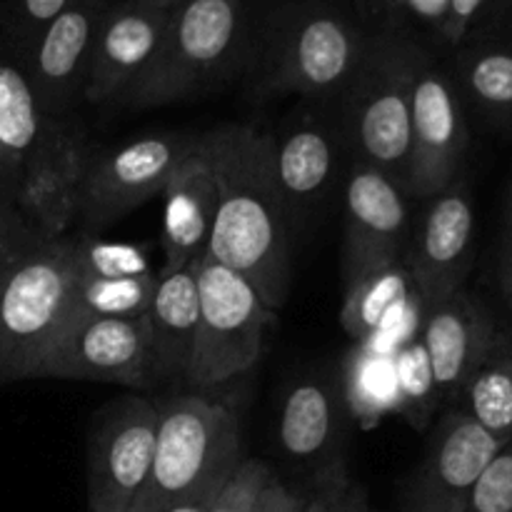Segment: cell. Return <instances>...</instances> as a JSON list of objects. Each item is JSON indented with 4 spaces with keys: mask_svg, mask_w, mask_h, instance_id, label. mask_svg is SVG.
I'll return each instance as SVG.
<instances>
[{
    "mask_svg": "<svg viewBox=\"0 0 512 512\" xmlns=\"http://www.w3.org/2000/svg\"><path fill=\"white\" fill-rule=\"evenodd\" d=\"M218 185L208 255L253 285L278 313L290 293V215L273 173V135L225 125L200 135Z\"/></svg>",
    "mask_w": 512,
    "mask_h": 512,
    "instance_id": "cell-1",
    "label": "cell"
},
{
    "mask_svg": "<svg viewBox=\"0 0 512 512\" xmlns=\"http://www.w3.org/2000/svg\"><path fill=\"white\" fill-rule=\"evenodd\" d=\"M78 238L40 240L0 265V385L30 380L68 320Z\"/></svg>",
    "mask_w": 512,
    "mask_h": 512,
    "instance_id": "cell-2",
    "label": "cell"
},
{
    "mask_svg": "<svg viewBox=\"0 0 512 512\" xmlns=\"http://www.w3.org/2000/svg\"><path fill=\"white\" fill-rule=\"evenodd\" d=\"M153 465L128 512H168L218 488L240 463V423L223 403L195 393L158 403Z\"/></svg>",
    "mask_w": 512,
    "mask_h": 512,
    "instance_id": "cell-3",
    "label": "cell"
},
{
    "mask_svg": "<svg viewBox=\"0 0 512 512\" xmlns=\"http://www.w3.org/2000/svg\"><path fill=\"white\" fill-rule=\"evenodd\" d=\"M370 33L325 3L288 5L268 20L260 48V95H343L358 73Z\"/></svg>",
    "mask_w": 512,
    "mask_h": 512,
    "instance_id": "cell-4",
    "label": "cell"
},
{
    "mask_svg": "<svg viewBox=\"0 0 512 512\" xmlns=\"http://www.w3.org/2000/svg\"><path fill=\"white\" fill-rule=\"evenodd\" d=\"M245 0H180L168 10L163 43L123 105L160 108L203 93L243 58Z\"/></svg>",
    "mask_w": 512,
    "mask_h": 512,
    "instance_id": "cell-5",
    "label": "cell"
},
{
    "mask_svg": "<svg viewBox=\"0 0 512 512\" xmlns=\"http://www.w3.org/2000/svg\"><path fill=\"white\" fill-rule=\"evenodd\" d=\"M410 58H413V38L370 33L363 63L345 93L340 95L345 138L353 148L355 163L383 170L405 190L410 180V110H413L410 108Z\"/></svg>",
    "mask_w": 512,
    "mask_h": 512,
    "instance_id": "cell-6",
    "label": "cell"
},
{
    "mask_svg": "<svg viewBox=\"0 0 512 512\" xmlns=\"http://www.w3.org/2000/svg\"><path fill=\"white\" fill-rule=\"evenodd\" d=\"M198 298V340L185 383L215 388L258 363L265 330L273 328L278 313L260 300L248 280L210 255L198 263Z\"/></svg>",
    "mask_w": 512,
    "mask_h": 512,
    "instance_id": "cell-7",
    "label": "cell"
},
{
    "mask_svg": "<svg viewBox=\"0 0 512 512\" xmlns=\"http://www.w3.org/2000/svg\"><path fill=\"white\" fill-rule=\"evenodd\" d=\"M410 200H428L463 178L468 155L465 103L453 75L420 40L410 58Z\"/></svg>",
    "mask_w": 512,
    "mask_h": 512,
    "instance_id": "cell-8",
    "label": "cell"
},
{
    "mask_svg": "<svg viewBox=\"0 0 512 512\" xmlns=\"http://www.w3.org/2000/svg\"><path fill=\"white\" fill-rule=\"evenodd\" d=\"M35 378L155 388L163 380L148 315L70 320L43 355Z\"/></svg>",
    "mask_w": 512,
    "mask_h": 512,
    "instance_id": "cell-9",
    "label": "cell"
},
{
    "mask_svg": "<svg viewBox=\"0 0 512 512\" xmlns=\"http://www.w3.org/2000/svg\"><path fill=\"white\" fill-rule=\"evenodd\" d=\"M198 143L200 135L158 133L93 150L78 220L90 230L108 228L155 195H163L168 180Z\"/></svg>",
    "mask_w": 512,
    "mask_h": 512,
    "instance_id": "cell-10",
    "label": "cell"
},
{
    "mask_svg": "<svg viewBox=\"0 0 512 512\" xmlns=\"http://www.w3.org/2000/svg\"><path fill=\"white\" fill-rule=\"evenodd\" d=\"M158 403L140 395L108 403L88 435V512H128L148 480Z\"/></svg>",
    "mask_w": 512,
    "mask_h": 512,
    "instance_id": "cell-11",
    "label": "cell"
},
{
    "mask_svg": "<svg viewBox=\"0 0 512 512\" xmlns=\"http://www.w3.org/2000/svg\"><path fill=\"white\" fill-rule=\"evenodd\" d=\"M473 245V195L468 183L458 178L438 195L423 200V213L413 218L403 265L423 308L463 288L473 265Z\"/></svg>",
    "mask_w": 512,
    "mask_h": 512,
    "instance_id": "cell-12",
    "label": "cell"
},
{
    "mask_svg": "<svg viewBox=\"0 0 512 512\" xmlns=\"http://www.w3.org/2000/svg\"><path fill=\"white\" fill-rule=\"evenodd\" d=\"M413 230L410 195L398 180L365 163H353L345 183V283L403 263Z\"/></svg>",
    "mask_w": 512,
    "mask_h": 512,
    "instance_id": "cell-13",
    "label": "cell"
},
{
    "mask_svg": "<svg viewBox=\"0 0 512 512\" xmlns=\"http://www.w3.org/2000/svg\"><path fill=\"white\" fill-rule=\"evenodd\" d=\"M505 443L460 405L450 410L430 438L423 465L405 493L403 512H463L473 485Z\"/></svg>",
    "mask_w": 512,
    "mask_h": 512,
    "instance_id": "cell-14",
    "label": "cell"
},
{
    "mask_svg": "<svg viewBox=\"0 0 512 512\" xmlns=\"http://www.w3.org/2000/svg\"><path fill=\"white\" fill-rule=\"evenodd\" d=\"M110 3L73 0L20 58L48 118L68 120L70 110L83 100L95 35Z\"/></svg>",
    "mask_w": 512,
    "mask_h": 512,
    "instance_id": "cell-15",
    "label": "cell"
},
{
    "mask_svg": "<svg viewBox=\"0 0 512 512\" xmlns=\"http://www.w3.org/2000/svg\"><path fill=\"white\" fill-rule=\"evenodd\" d=\"M348 405L333 383L298 380L283 395L278 445L290 463L308 473L310 490L348 478L343 460Z\"/></svg>",
    "mask_w": 512,
    "mask_h": 512,
    "instance_id": "cell-16",
    "label": "cell"
},
{
    "mask_svg": "<svg viewBox=\"0 0 512 512\" xmlns=\"http://www.w3.org/2000/svg\"><path fill=\"white\" fill-rule=\"evenodd\" d=\"M93 145L70 120H58L30 160L18 193V210L40 240L65 238L80 215L83 180Z\"/></svg>",
    "mask_w": 512,
    "mask_h": 512,
    "instance_id": "cell-17",
    "label": "cell"
},
{
    "mask_svg": "<svg viewBox=\"0 0 512 512\" xmlns=\"http://www.w3.org/2000/svg\"><path fill=\"white\" fill-rule=\"evenodd\" d=\"M165 23L168 10L138 0H113L95 35L83 100L93 105L123 103L158 55Z\"/></svg>",
    "mask_w": 512,
    "mask_h": 512,
    "instance_id": "cell-18",
    "label": "cell"
},
{
    "mask_svg": "<svg viewBox=\"0 0 512 512\" xmlns=\"http://www.w3.org/2000/svg\"><path fill=\"white\" fill-rule=\"evenodd\" d=\"M498 335V323L488 308L463 288L425 308L418 338L428 355L440 403L458 408Z\"/></svg>",
    "mask_w": 512,
    "mask_h": 512,
    "instance_id": "cell-19",
    "label": "cell"
},
{
    "mask_svg": "<svg viewBox=\"0 0 512 512\" xmlns=\"http://www.w3.org/2000/svg\"><path fill=\"white\" fill-rule=\"evenodd\" d=\"M55 123L58 120L48 118L40 108L38 95L20 60L0 50V220L33 238L38 235L20 215L18 193L30 160Z\"/></svg>",
    "mask_w": 512,
    "mask_h": 512,
    "instance_id": "cell-20",
    "label": "cell"
},
{
    "mask_svg": "<svg viewBox=\"0 0 512 512\" xmlns=\"http://www.w3.org/2000/svg\"><path fill=\"white\" fill-rule=\"evenodd\" d=\"M163 200L160 248L165 260L158 273H175L188 265H198L208 255L218 213V185L200 143L168 180Z\"/></svg>",
    "mask_w": 512,
    "mask_h": 512,
    "instance_id": "cell-21",
    "label": "cell"
},
{
    "mask_svg": "<svg viewBox=\"0 0 512 512\" xmlns=\"http://www.w3.org/2000/svg\"><path fill=\"white\" fill-rule=\"evenodd\" d=\"M338 160V140L320 120L303 118L273 138L275 183L290 218L318 208L328 198Z\"/></svg>",
    "mask_w": 512,
    "mask_h": 512,
    "instance_id": "cell-22",
    "label": "cell"
},
{
    "mask_svg": "<svg viewBox=\"0 0 512 512\" xmlns=\"http://www.w3.org/2000/svg\"><path fill=\"white\" fill-rule=\"evenodd\" d=\"M148 320L153 330L160 380L185 383L200 323L198 265H188L175 273H158Z\"/></svg>",
    "mask_w": 512,
    "mask_h": 512,
    "instance_id": "cell-23",
    "label": "cell"
},
{
    "mask_svg": "<svg viewBox=\"0 0 512 512\" xmlns=\"http://www.w3.org/2000/svg\"><path fill=\"white\" fill-rule=\"evenodd\" d=\"M425 310L410 273L403 263L370 270L345 283V300L340 323L345 333L360 343H370L383 330L393 328L403 313Z\"/></svg>",
    "mask_w": 512,
    "mask_h": 512,
    "instance_id": "cell-24",
    "label": "cell"
},
{
    "mask_svg": "<svg viewBox=\"0 0 512 512\" xmlns=\"http://www.w3.org/2000/svg\"><path fill=\"white\" fill-rule=\"evenodd\" d=\"M455 85L485 118L512 120V33L478 35L455 48Z\"/></svg>",
    "mask_w": 512,
    "mask_h": 512,
    "instance_id": "cell-25",
    "label": "cell"
},
{
    "mask_svg": "<svg viewBox=\"0 0 512 512\" xmlns=\"http://www.w3.org/2000/svg\"><path fill=\"white\" fill-rule=\"evenodd\" d=\"M460 408L500 440L512 438V338L498 335L493 350L483 360L465 388Z\"/></svg>",
    "mask_w": 512,
    "mask_h": 512,
    "instance_id": "cell-26",
    "label": "cell"
},
{
    "mask_svg": "<svg viewBox=\"0 0 512 512\" xmlns=\"http://www.w3.org/2000/svg\"><path fill=\"white\" fill-rule=\"evenodd\" d=\"M155 285H158V270L148 275H130V278H95V275L80 273L65 323L83 318L148 315Z\"/></svg>",
    "mask_w": 512,
    "mask_h": 512,
    "instance_id": "cell-27",
    "label": "cell"
},
{
    "mask_svg": "<svg viewBox=\"0 0 512 512\" xmlns=\"http://www.w3.org/2000/svg\"><path fill=\"white\" fill-rule=\"evenodd\" d=\"M450 0H355L360 18L370 33L405 35L418 40V33L438 43L448 15Z\"/></svg>",
    "mask_w": 512,
    "mask_h": 512,
    "instance_id": "cell-28",
    "label": "cell"
},
{
    "mask_svg": "<svg viewBox=\"0 0 512 512\" xmlns=\"http://www.w3.org/2000/svg\"><path fill=\"white\" fill-rule=\"evenodd\" d=\"M350 370V385L345 405L350 413L365 425H375L385 410L398 408V380H395V360L383 355H360Z\"/></svg>",
    "mask_w": 512,
    "mask_h": 512,
    "instance_id": "cell-29",
    "label": "cell"
},
{
    "mask_svg": "<svg viewBox=\"0 0 512 512\" xmlns=\"http://www.w3.org/2000/svg\"><path fill=\"white\" fill-rule=\"evenodd\" d=\"M395 380H398V410L408 415L410 423L423 428L440 405V395L420 338L400 345L395 355Z\"/></svg>",
    "mask_w": 512,
    "mask_h": 512,
    "instance_id": "cell-30",
    "label": "cell"
},
{
    "mask_svg": "<svg viewBox=\"0 0 512 512\" xmlns=\"http://www.w3.org/2000/svg\"><path fill=\"white\" fill-rule=\"evenodd\" d=\"M73 0H10L0 18V50L23 58L38 35L63 13Z\"/></svg>",
    "mask_w": 512,
    "mask_h": 512,
    "instance_id": "cell-31",
    "label": "cell"
},
{
    "mask_svg": "<svg viewBox=\"0 0 512 512\" xmlns=\"http://www.w3.org/2000/svg\"><path fill=\"white\" fill-rule=\"evenodd\" d=\"M273 480L275 475L268 465L253 458H240L228 478L218 485L205 512H255Z\"/></svg>",
    "mask_w": 512,
    "mask_h": 512,
    "instance_id": "cell-32",
    "label": "cell"
},
{
    "mask_svg": "<svg viewBox=\"0 0 512 512\" xmlns=\"http://www.w3.org/2000/svg\"><path fill=\"white\" fill-rule=\"evenodd\" d=\"M78 260L80 273L95 275V278H130V275L155 273L140 248L103 243V240H95L90 235L78 238Z\"/></svg>",
    "mask_w": 512,
    "mask_h": 512,
    "instance_id": "cell-33",
    "label": "cell"
},
{
    "mask_svg": "<svg viewBox=\"0 0 512 512\" xmlns=\"http://www.w3.org/2000/svg\"><path fill=\"white\" fill-rule=\"evenodd\" d=\"M463 512H512V438L473 485Z\"/></svg>",
    "mask_w": 512,
    "mask_h": 512,
    "instance_id": "cell-34",
    "label": "cell"
},
{
    "mask_svg": "<svg viewBox=\"0 0 512 512\" xmlns=\"http://www.w3.org/2000/svg\"><path fill=\"white\" fill-rule=\"evenodd\" d=\"M308 512H370L368 495L353 478H343L338 483L323 485L305 495Z\"/></svg>",
    "mask_w": 512,
    "mask_h": 512,
    "instance_id": "cell-35",
    "label": "cell"
},
{
    "mask_svg": "<svg viewBox=\"0 0 512 512\" xmlns=\"http://www.w3.org/2000/svg\"><path fill=\"white\" fill-rule=\"evenodd\" d=\"M485 8H488V0H450L438 43L450 50L460 48L465 40L478 33Z\"/></svg>",
    "mask_w": 512,
    "mask_h": 512,
    "instance_id": "cell-36",
    "label": "cell"
},
{
    "mask_svg": "<svg viewBox=\"0 0 512 512\" xmlns=\"http://www.w3.org/2000/svg\"><path fill=\"white\" fill-rule=\"evenodd\" d=\"M305 498L300 493H293L290 488H285L278 478L265 488L263 498H260L255 512H300L303 510Z\"/></svg>",
    "mask_w": 512,
    "mask_h": 512,
    "instance_id": "cell-37",
    "label": "cell"
},
{
    "mask_svg": "<svg viewBox=\"0 0 512 512\" xmlns=\"http://www.w3.org/2000/svg\"><path fill=\"white\" fill-rule=\"evenodd\" d=\"M510 18H512V0H488V8H485L483 20H480V28L473 38H478V35L505 33Z\"/></svg>",
    "mask_w": 512,
    "mask_h": 512,
    "instance_id": "cell-38",
    "label": "cell"
},
{
    "mask_svg": "<svg viewBox=\"0 0 512 512\" xmlns=\"http://www.w3.org/2000/svg\"><path fill=\"white\" fill-rule=\"evenodd\" d=\"M500 285H503L505 300L512 310V193L508 203V220L503 233V253H500Z\"/></svg>",
    "mask_w": 512,
    "mask_h": 512,
    "instance_id": "cell-39",
    "label": "cell"
},
{
    "mask_svg": "<svg viewBox=\"0 0 512 512\" xmlns=\"http://www.w3.org/2000/svg\"><path fill=\"white\" fill-rule=\"evenodd\" d=\"M215 490H210V493H205V495H198V498H193V500H185V503L175 505V508L168 512H205L208 510V503H210V498H213Z\"/></svg>",
    "mask_w": 512,
    "mask_h": 512,
    "instance_id": "cell-40",
    "label": "cell"
},
{
    "mask_svg": "<svg viewBox=\"0 0 512 512\" xmlns=\"http://www.w3.org/2000/svg\"><path fill=\"white\" fill-rule=\"evenodd\" d=\"M138 3L150 5V8H160V10H170L180 3V0H138Z\"/></svg>",
    "mask_w": 512,
    "mask_h": 512,
    "instance_id": "cell-41",
    "label": "cell"
},
{
    "mask_svg": "<svg viewBox=\"0 0 512 512\" xmlns=\"http://www.w3.org/2000/svg\"><path fill=\"white\" fill-rule=\"evenodd\" d=\"M5 260H8V258H5V253H3V248H0V265H3V263H5Z\"/></svg>",
    "mask_w": 512,
    "mask_h": 512,
    "instance_id": "cell-42",
    "label": "cell"
},
{
    "mask_svg": "<svg viewBox=\"0 0 512 512\" xmlns=\"http://www.w3.org/2000/svg\"><path fill=\"white\" fill-rule=\"evenodd\" d=\"M303 498H305V495H303ZM300 512H308V510H305V503H303V510H300Z\"/></svg>",
    "mask_w": 512,
    "mask_h": 512,
    "instance_id": "cell-43",
    "label": "cell"
}]
</instances>
